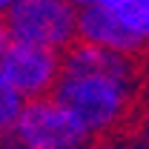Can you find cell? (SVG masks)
<instances>
[{
  "mask_svg": "<svg viewBox=\"0 0 149 149\" xmlns=\"http://www.w3.org/2000/svg\"><path fill=\"white\" fill-rule=\"evenodd\" d=\"M52 92V100L92 138L123 118L135 92V63L126 55L97 46H72Z\"/></svg>",
  "mask_w": 149,
  "mask_h": 149,
  "instance_id": "obj_1",
  "label": "cell"
},
{
  "mask_svg": "<svg viewBox=\"0 0 149 149\" xmlns=\"http://www.w3.org/2000/svg\"><path fill=\"white\" fill-rule=\"evenodd\" d=\"M3 20L9 40L49 52L72 46L77 37V9L69 0H15Z\"/></svg>",
  "mask_w": 149,
  "mask_h": 149,
  "instance_id": "obj_2",
  "label": "cell"
},
{
  "mask_svg": "<svg viewBox=\"0 0 149 149\" xmlns=\"http://www.w3.org/2000/svg\"><path fill=\"white\" fill-rule=\"evenodd\" d=\"M12 141L20 149H80L89 135L52 97H37L26 100L12 129Z\"/></svg>",
  "mask_w": 149,
  "mask_h": 149,
  "instance_id": "obj_3",
  "label": "cell"
},
{
  "mask_svg": "<svg viewBox=\"0 0 149 149\" xmlns=\"http://www.w3.org/2000/svg\"><path fill=\"white\" fill-rule=\"evenodd\" d=\"M0 74L23 100H37L55 89L60 77V57L49 49L9 40L0 52Z\"/></svg>",
  "mask_w": 149,
  "mask_h": 149,
  "instance_id": "obj_4",
  "label": "cell"
},
{
  "mask_svg": "<svg viewBox=\"0 0 149 149\" xmlns=\"http://www.w3.org/2000/svg\"><path fill=\"white\" fill-rule=\"evenodd\" d=\"M77 37L86 46H97L118 55H129L141 46V40L103 6H89L77 12Z\"/></svg>",
  "mask_w": 149,
  "mask_h": 149,
  "instance_id": "obj_5",
  "label": "cell"
},
{
  "mask_svg": "<svg viewBox=\"0 0 149 149\" xmlns=\"http://www.w3.org/2000/svg\"><path fill=\"white\" fill-rule=\"evenodd\" d=\"M97 6L112 12L141 43L149 40V0H100Z\"/></svg>",
  "mask_w": 149,
  "mask_h": 149,
  "instance_id": "obj_6",
  "label": "cell"
},
{
  "mask_svg": "<svg viewBox=\"0 0 149 149\" xmlns=\"http://www.w3.org/2000/svg\"><path fill=\"white\" fill-rule=\"evenodd\" d=\"M23 106H26V100H23V97L12 89V83L0 74V135H12L20 112H23Z\"/></svg>",
  "mask_w": 149,
  "mask_h": 149,
  "instance_id": "obj_7",
  "label": "cell"
},
{
  "mask_svg": "<svg viewBox=\"0 0 149 149\" xmlns=\"http://www.w3.org/2000/svg\"><path fill=\"white\" fill-rule=\"evenodd\" d=\"M69 3H72L74 9H77V12H80V9H89V6H97V3H100V0H69Z\"/></svg>",
  "mask_w": 149,
  "mask_h": 149,
  "instance_id": "obj_8",
  "label": "cell"
},
{
  "mask_svg": "<svg viewBox=\"0 0 149 149\" xmlns=\"http://www.w3.org/2000/svg\"><path fill=\"white\" fill-rule=\"evenodd\" d=\"M6 43H9V35H6V20H3V15H0V52L6 49Z\"/></svg>",
  "mask_w": 149,
  "mask_h": 149,
  "instance_id": "obj_9",
  "label": "cell"
}]
</instances>
